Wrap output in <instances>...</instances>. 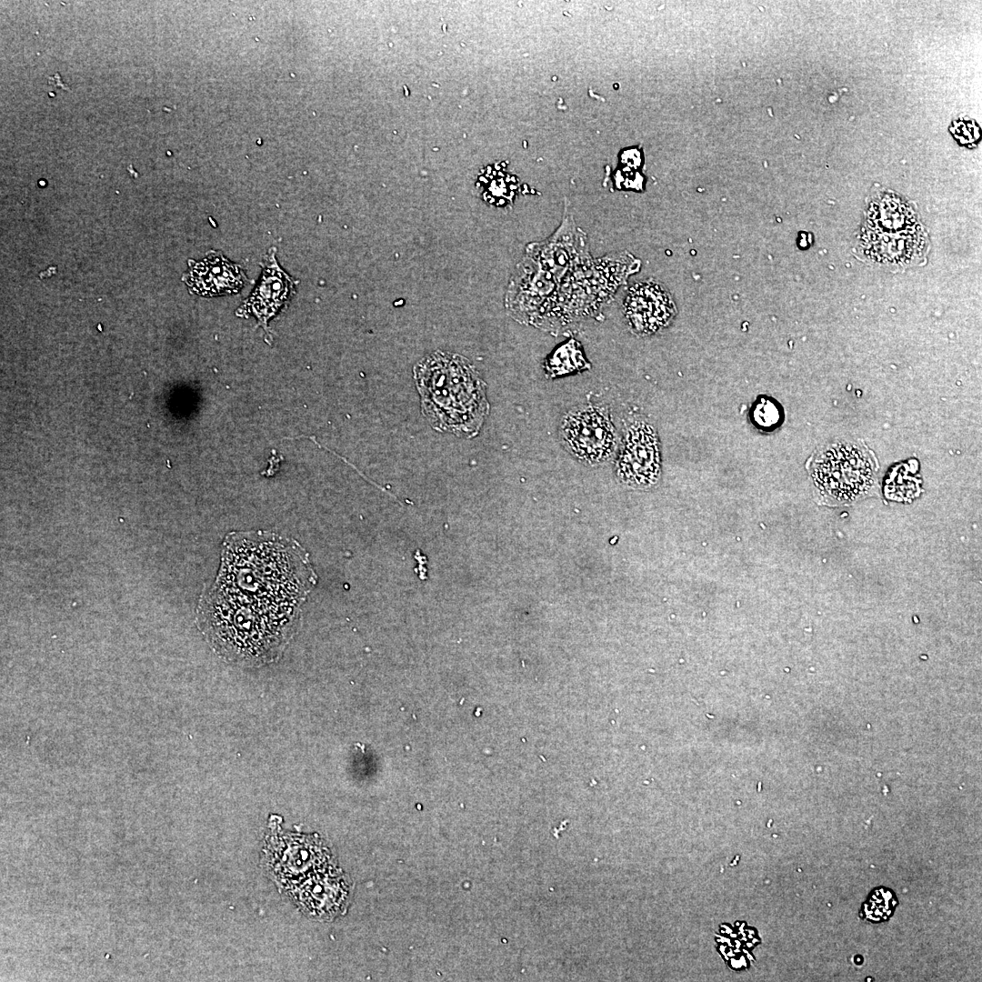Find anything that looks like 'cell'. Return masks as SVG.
<instances>
[{"mask_svg": "<svg viewBox=\"0 0 982 982\" xmlns=\"http://www.w3.org/2000/svg\"><path fill=\"white\" fill-rule=\"evenodd\" d=\"M307 553L296 541L267 532L229 534L213 587L266 607L298 608L316 584Z\"/></svg>", "mask_w": 982, "mask_h": 982, "instance_id": "cell-1", "label": "cell"}, {"mask_svg": "<svg viewBox=\"0 0 982 982\" xmlns=\"http://www.w3.org/2000/svg\"><path fill=\"white\" fill-rule=\"evenodd\" d=\"M297 608L254 606L213 586L202 596L197 621L215 650L242 665L273 661L295 632Z\"/></svg>", "mask_w": 982, "mask_h": 982, "instance_id": "cell-2", "label": "cell"}, {"mask_svg": "<svg viewBox=\"0 0 982 982\" xmlns=\"http://www.w3.org/2000/svg\"><path fill=\"white\" fill-rule=\"evenodd\" d=\"M422 412L431 426L458 436H475L488 414L486 384L465 357L436 352L414 369Z\"/></svg>", "mask_w": 982, "mask_h": 982, "instance_id": "cell-3", "label": "cell"}, {"mask_svg": "<svg viewBox=\"0 0 982 982\" xmlns=\"http://www.w3.org/2000/svg\"><path fill=\"white\" fill-rule=\"evenodd\" d=\"M860 247L871 261L906 266L919 260L926 235L912 209L899 199L885 196L868 207Z\"/></svg>", "mask_w": 982, "mask_h": 982, "instance_id": "cell-4", "label": "cell"}, {"mask_svg": "<svg viewBox=\"0 0 982 982\" xmlns=\"http://www.w3.org/2000/svg\"><path fill=\"white\" fill-rule=\"evenodd\" d=\"M875 470L869 453L849 443L827 446L810 466L820 496L833 504L848 503L867 494L874 484Z\"/></svg>", "mask_w": 982, "mask_h": 982, "instance_id": "cell-5", "label": "cell"}, {"mask_svg": "<svg viewBox=\"0 0 982 982\" xmlns=\"http://www.w3.org/2000/svg\"><path fill=\"white\" fill-rule=\"evenodd\" d=\"M560 436L566 448L589 465L607 460L616 446L609 414L597 406H583L568 412L562 420Z\"/></svg>", "mask_w": 982, "mask_h": 982, "instance_id": "cell-6", "label": "cell"}, {"mask_svg": "<svg viewBox=\"0 0 982 982\" xmlns=\"http://www.w3.org/2000/svg\"><path fill=\"white\" fill-rule=\"evenodd\" d=\"M616 470L623 483L635 488H648L657 483L661 472L660 446L650 424L637 420L628 425Z\"/></svg>", "mask_w": 982, "mask_h": 982, "instance_id": "cell-7", "label": "cell"}, {"mask_svg": "<svg viewBox=\"0 0 982 982\" xmlns=\"http://www.w3.org/2000/svg\"><path fill=\"white\" fill-rule=\"evenodd\" d=\"M623 308L630 329L640 336H649L660 331L671 323L676 314L669 292L654 280H646L631 286Z\"/></svg>", "mask_w": 982, "mask_h": 982, "instance_id": "cell-8", "label": "cell"}, {"mask_svg": "<svg viewBox=\"0 0 982 982\" xmlns=\"http://www.w3.org/2000/svg\"><path fill=\"white\" fill-rule=\"evenodd\" d=\"M276 248L265 257L260 280L236 315L252 314L268 334L267 322L285 306L295 294V281L277 264ZM269 335V334H268Z\"/></svg>", "mask_w": 982, "mask_h": 982, "instance_id": "cell-9", "label": "cell"}, {"mask_svg": "<svg viewBox=\"0 0 982 982\" xmlns=\"http://www.w3.org/2000/svg\"><path fill=\"white\" fill-rule=\"evenodd\" d=\"M183 280L192 293L208 297L237 293L248 282L241 266L219 251H210L200 262L190 260Z\"/></svg>", "mask_w": 982, "mask_h": 982, "instance_id": "cell-10", "label": "cell"}, {"mask_svg": "<svg viewBox=\"0 0 982 982\" xmlns=\"http://www.w3.org/2000/svg\"><path fill=\"white\" fill-rule=\"evenodd\" d=\"M282 855L276 854L273 867L276 874L293 881L308 869L325 867L326 850L310 839H288L282 844Z\"/></svg>", "mask_w": 982, "mask_h": 982, "instance_id": "cell-11", "label": "cell"}, {"mask_svg": "<svg viewBox=\"0 0 982 982\" xmlns=\"http://www.w3.org/2000/svg\"><path fill=\"white\" fill-rule=\"evenodd\" d=\"M340 884L337 876L322 869L296 889V892L301 891L297 897H302L299 898L301 904L313 914L332 915L343 903L345 892Z\"/></svg>", "mask_w": 982, "mask_h": 982, "instance_id": "cell-12", "label": "cell"}, {"mask_svg": "<svg viewBox=\"0 0 982 982\" xmlns=\"http://www.w3.org/2000/svg\"><path fill=\"white\" fill-rule=\"evenodd\" d=\"M589 367L590 364L586 359L580 344L575 339L569 340L556 349L545 362V369L551 377Z\"/></svg>", "mask_w": 982, "mask_h": 982, "instance_id": "cell-13", "label": "cell"}, {"mask_svg": "<svg viewBox=\"0 0 982 982\" xmlns=\"http://www.w3.org/2000/svg\"><path fill=\"white\" fill-rule=\"evenodd\" d=\"M897 904L892 890L883 887L875 888L861 907L860 915L874 923L886 921L893 915Z\"/></svg>", "mask_w": 982, "mask_h": 982, "instance_id": "cell-14", "label": "cell"}, {"mask_svg": "<svg viewBox=\"0 0 982 982\" xmlns=\"http://www.w3.org/2000/svg\"><path fill=\"white\" fill-rule=\"evenodd\" d=\"M751 414L755 426L762 429H772L777 426L781 419L779 407L768 398L757 400Z\"/></svg>", "mask_w": 982, "mask_h": 982, "instance_id": "cell-15", "label": "cell"}, {"mask_svg": "<svg viewBox=\"0 0 982 982\" xmlns=\"http://www.w3.org/2000/svg\"><path fill=\"white\" fill-rule=\"evenodd\" d=\"M48 84L65 89L66 91H70V87L63 82L59 72L48 77Z\"/></svg>", "mask_w": 982, "mask_h": 982, "instance_id": "cell-16", "label": "cell"}]
</instances>
